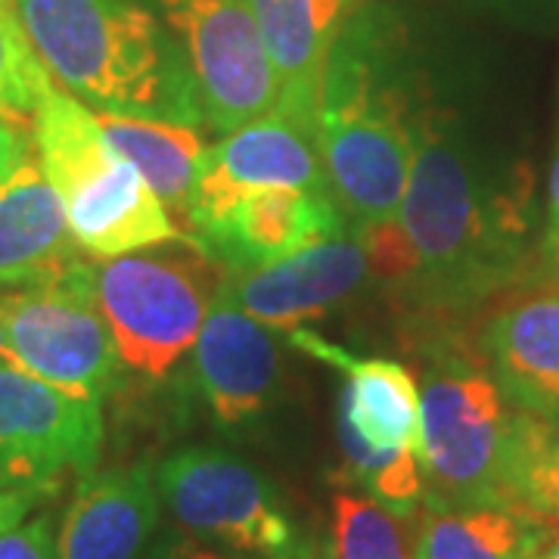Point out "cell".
I'll return each instance as SVG.
<instances>
[{
  "mask_svg": "<svg viewBox=\"0 0 559 559\" xmlns=\"http://www.w3.org/2000/svg\"><path fill=\"white\" fill-rule=\"evenodd\" d=\"M532 227V180L522 165L503 168L451 116L417 109L399 218L360 237L377 277L401 286L423 311L457 314L528 277Z\"/></svg>",
  "mask_w": 559,
  "mask_h": 559,
  "instance_id": "cell-1",
  "label": "cell"
},
{
  "mask_svg": "<svg viewBox=\"0 0 559 559\" xmlns=\"http://www.w3.org/2000/svg\"><path fill=\"white\" fill-rule=\"evenodd\" d=\"M57 84L84 106L200 128V91L178 40L138 0H16Z\"/></svg>",
  "mask_w": 559,
  "mask_h": 559,
  "instance_id": "cell-2",
  "label": "cell"
},
{
  "mask_svg": "<svg viewBox=\"0 0 559 559\" xmlns=\"http://www.w3.org/2000/svg\"><path fill=\"white\" fill-rule=\"evenodd\" d=\"M417 109L370 16L348 22L320 84L318 146L330 193L358 230L399 218Z\"/></svg>",
  "mask_w": 559,
  "mask_h": 559,
  "instance_id": "cell-3",
  "label": "cell"
},
{
  "mask_svg": "<svg viewBox=\"0 0 559 559\" xmlns=\"http://www.w3.org/2000/svg\"><path fill=\"white\" fill-rule=\"evenodd\" d=\"M32 143L44 178L60 193L69 230L87 255L119 259L187 240L153 187L103 134L91 106L69 91L53 87L35 109Z\"/></svg>",
  "mask_w": 559,
  "mask_h": 559,
  "instance_id": "cell-4",
  "label": "cell"
},
{
  "mask_svg": "<svg viewBox=\"0 0 559 559\" xmlns=\"http://www.w3.org/2000/svg\"><path fill=\"white\" fill-rule=\"evenodd\" d=\"M121 364L159 380L200 340L227 274L197 242L171 240L94 264Z\"/></svg>",
  "mask_w": 559,
  "mask_h": 559,
  "instance_id": "cell-5",
  "label": "cell"
},
{
  "mask_svg": "<svg viewBox=\"0 0 559 559\" xmlns=\"http://www.w3.org/2000/svg\"><path fill=\"white\" fill-rule=\"evenodd\" d=\"M516 407L488 367L441 358L419 392L417 457L432 503H513Z\"/></svg>",
  "mask_w": 559,
  "mask_h": 559,
  "instance_id": "cell-6",
  "label": "cell"
},
{
  "mask_svg": "<svg viewBox=\"0 0 559 559\" xmlns=\"http://www.w3.org/2000/svg\"><path fill=\"white\" fill-rule=\"evenodd\" d=\"M3 360L66 395L103 401L121 382V358L84 259L3 293Z\"/></svg>",
  "mask_w": 559,
  "mask_h": 559,
  "instance_id": "cell-7",
  "label": "cell"
},
{
  "mask_svg": "<svg viewBox=\"0 0 559 559\" xmlns=\"http://www.w3.org/2000/svg\"><path fill=\"white\" fill-rule=\"evenodd\" d=\"M162 507L187 538L242 559H308L274 481L224 448L193 444L156 466Z\"/></svg>",
  "mask_w": 559,
  "mask_h": 559,
  "instance_id": "cell-8",
  "label": "cell"
},
{
  "mask_svg": "<svg viewBox=\"0 0 559 559\" xmlns=\"http://www.w3.org/2000/svg\"><path fill=\"white\" fill-rule=\"evenodd\" d=\"M212 131L230 134L280 103V81L249 0H159Z\"/></svg>",
  "mask_w": 559,
  "mask_h": 559,
  "instance_id": "cell-9",
  "label": "cell"
},
{
  "mask_svg": "<svg viewBox=\"0 0 559 559\" xmlns=\"http://www.w3.org/2000/svg\"><path fill=\"white\" fill-rule=\"evenodd\" d=\"M100 454V401L66 395L0 364V488L60 491L69 473H94Z\"/></svg>",
  "mask_w": 559,
  "mask_h": 559,
  "instance_id": "cell-10",
  "label": "cell"
},
{
  "mask_svg": "<svg viewBox=\"0 0 559 559\" xmlns=\"http://www.w3.org/2000/svg\"><path fill=\"white\" fill-rule=\"evenodd\" d=\"M267 187H296L311 193H330L318 140L301 124L271 109L261 119L246 121L227 138L209 146L200 180L187 205L183 234L193 242L197 227L221 215L227 205ZM333 197V193H330Z\"/></svg>",
  "mask_w": 559,
  "mask_h": 559,
  "instance_id": "cell-11",
  "label": "cell"
},
{
  "mask_svg": "<svg viewBox=\"0 0 559 559\" xmlns=\"http://www.w3.org/2000/svg\"><path fill=\"white\" fill-rule=\"evenodd\" d=\"M367 277H373L367 240L360 230H340L286 259L230 271L227 289L259 323L296 333L308 320L355 296Z\"/></svg>",
  "mask_w": 559,
  "mask_h": 559,
  "instance_id": "cell-12",
  "label": "cell"
},
{
  "mask_svg": "<svg viewBox=\"0 0 559 559\" xmlns=\"http://www.w3.org/2000/svg\"><path fill=\"white\" fill-rule=\"evenodd\" d=\"M156 466L94 469L81 476L57 528V559H143L159 538Z\"/></svg>",
  "mask_w": 559,
  "mask_h": 559,
  "instance_id": "cell-13",
  "label": "cell"
},
{
  "mask_svg": "<svg viewBox=\"0 0 559 559\" xmlns=\"http://www.w3.org/2000/svg\"><path fill=\"white\" fill-rule=\"evenodd\" d=\"M340 230H345V218L330 193L267 187L246 193L205 221L193 242L227 271H242L286 259Z\"/></svg>",
  "mask_w": 559,
  "mask_h": 559,
  "instance_id": "cell-14",
  "label": "cell"
},
{
  "mask_svg": "<svg viewBox=\"0 0 559 559\" xmlns=\"http://www.w3.org/2000/svg\"><path fill=\"white\" fill-rule=\"evenodd\" d=\"M193 373L202 399L224 426L252 423L271 404L280 373L277 342L271 326L242 311L227 283L193 345Z\"/></svg>",
  "mask_w": 559,
  "mask_h": 559,
  "instance_id": "cell-15",
  "label": "cell"
},
{
  "mask_svg": "<svg viewBox=\"0 0 559 559\" xmlns=\"http://www.w3.org/2000/svg\"><path fill=\"white\" fill-rule=\"evenodd\" d=\"M479 348L507 401L559 426V289L538 286L495 308Z\"/></svg>",
  "mask_w": 559,
  "mask_h": 559,
  "instance_id": "cell-16",
  "label": "cell"
},
{
  "mask_svg": "<svg viewBox=\"0 0 559 559\" xmlns=\"http://www.w3.org/2000/svg\"><path fill=\"white\" fill-rule=\"evenodd\" d=\"M280 81L277 109L318 140L320 84L360 0H249Z\"/></svg>",
  "mask_w": 559,
  "mask_h": 559,
  "instance_id": "cell-17",
  "label": "cell"
},
{
  "mask_svg": "<svg viewBox=\"0 0 559 559\" xmlns=\"http://www.w3.org/2000/svg\"><path fill=\"white\" fill-rule=\"evenodd\" d=\"M293 345L305 348L342 373L336 419L360 441L380 451H417L419 392L414 373L389 358H358L333 342L320 340L305 326L289 333Z\"/></svg>",
  "mask_w": 559,
  "mask_h": 559,
  "instance_id": "cell-18",
  "label": "cell"
},
{
  "mask_svg": "<svg viewBox=\"0 0 559 559\" xmlns=\"http://www.w3.org/2000/svg\"><path fill=\"white\" fill-rule=\"evenodd\" d=\"M66 209L40 165L28 159L0 183V289H22L81 259Z\"/></svg>",
  "mask_w": 559,
  "mask_h": 559,
  "instance_id": "cell-19",
  "label": "cell"
},
{
  "mask_svg": "<svg viewBox=\"0 0 559 559\" xmlns=\"http://www.w3.org/2000/svg\"><path fill=\"white\" fill-rule=\"evenodd\" d=\"M554 532L516 503L423 500L414 559H538Z\"/></svg>",
  "mask_w": 559,
  "mask_h": 559,
  "instance_id": "cell-20",
  "label": "cell"
},
{
  "mask_svg": "<svg viewBox=\"0 0 559 559\" xmlns=\"http://www.w3.org/2000/svg\"><path fill=\"white\" fill-rule=\"evenodd\" d=\"M100 121L103 134L119 150V156L138 168L143 180L153 187L162 205L183 234L187 205L193 197V187L200 180L202 162H205V140L200 128L190 124H171V121L131 119V116H109L94 112ZM187 237V234H183Z\"/></svg>",
  "mask_w": 559,
  "mask_h": 559,
  "instance_id": "cell-21",
  "label": "cell"
},
{
  "mask_svg": "<svg viewBox=\"0 0 559 559\" xmlns=\"http://www.w3.org/2000/svg\"><path fill=\"white\" fill-rule=\"evenodd\" d=\"M510 498L559 535V426L516 411Z\"/></svg>",
  "mask_w": 559,
  "mask_h": 559,
  "instance_id": "cell-22",
  "label": "cell"
},
{
  "mask_svg": "<svg viewBox=\"0 0 559 559\" xmlns=\"http://www.w3.org/2000/svg\"><path fill=\"white\" fill-rule=\"evenodd\" d=\"M330 559H414L404 516L380 500L342 488L330 503Z\"/></svg>",
  "mask_w": 559,
  "mask_h": 559,
  "instance_id": "cell-23",
  "label": "cell"
},
{
  "mask_svg": "<svg viewBox=\"0 0 559 559\" xmlns=\"http://www.w3.org/2000/svg\"><path fill=\"white\" fill-rule=\"evenodd\" d=\"M57 87L28 38L16 0H0V119L32 124L44 97Z\"/></svg>",
  "mask_w": 559,
  "mask_h": 559,
  "instance_id": "cell-24",
  "label": "cell"
},
{
  "mask_svg": "<svg viewBox=\"0 0 559 559\" xmlns=\"http://www.w3.org/2000/svg\"><path fill=\"white\" fill-rule=\"evenodd\" d=\"M0 559H57L53 513H35L7 535H0Z\"/></svg>",
  "mask_w": 559,
  "mask_h": 559,
  "instance_id": "cell-25",
  "label": "cell"
},
{
  "mask_svg": "<svg viewBox=\"0 0 559 559\" xmlns=\"http://www.w3.org/2000/svg\"><path fill=\"white\" fill-rule=\"evenodd\" d=\"M32 124L0 119V183L32 159Z\"/></svg>",
  "mask_w": 559,
  "mask_h": 559,
  "instance_id": "cell-26",
  "label": "cell"
},
{
  "mask_svg": "<svg viewBox=\"0 0 559 559\" xmlns=\"http://www.w3.org/2000/svg\"><path fill=\"white\" fill-rule=\"evenodd\" d=\"M57 495L60 491H50V488H20V491L0 488V535H7L10 528L22 525L40 503H47Z\"/></svg>",
  "mask_w": 559,
  "mask_h": 559,
  "instance_id": "cell-27",
  "label": "cell"
},
{
  "mask_svg": "<svg viewBox=\"0 0 559 559\" xmlns=\"http://www.w3.org/2000/svg\"><path fill=\"white\" fill-rule=\"evenodd\" d=\"M143 559H242V557L215 550V547L187 538V535L180 532V535H162V538H156V544L150 547V554H146Z\"/></svg>",
  "mask_w": 559,
  "mask_h": 559,
  "instance_id": "cell-28",
  "label": "cell"
},
{
  "mask_svg": "<svg viewBox=\"0 0 559 559\" xmlns=\"http://www.w3.org/2000/svg\"><path fill=\"white\" fill-rule=\"evenodd\" d=\"M559 234V143L554 162H550V175H547V197H544V227H540V242L550 240Z\"/></svg>",
  "mask_w": 559,
  "mask_h": 559,
  "instance_id": "cell-29",
  "label": "cell"
},
{
  "mask_svg": "<svg viewBox=\"0 0 559 559\" xmlns=\"http://www.w3.org/2000/svg\"><path fill=\"white\" fill-rule=\"evenodd\" d=\"M535 280H540V286H557L559 289V234L540 242L538 274H535Z\"/></svg>",
  "mask_w": 559,
  "mask_h": 559,
  "instance_id": "cell-30",
  "label": "cell"
},
{
  "mask_svg": "<svg viewBox=\"0 0 559 559\" xmlns=\"http://www.w3.org/2000/svg\"><path fill=\"white\" fill-rule=\"evenodd\" d=\"M538 559H559V535L547 540V547H544V554Z\"/></svg>",
  "mask_w": 559,
  "mask_h": 559,
  "instance_id": "cell-31",
  "label": "cell"
},
{
  "mask_svg": "<svg viewBox=\"0 0 559 559\" xmlns=\"http://www.w3.org/2000/svg\"><path fill=\"white\" fill-rule=\"evenodd\" d=\"M3 293H0V358H3Z\"/></svg>",
  "mask_w": 559,
  "mask_h": 559,
  "instance_id": "cell-32",
  "label": "cell"
},
{
  "mask_svg": "<svg viewBox=\"0 0 559 559\" xmlns=\"http://www.w3.org/2000/svg\"><path fill=\"white\" fill-rule=\"evenodd\" d=\"M513 3H520V0H513Z\"/></svg>",
  "mask_w": 559,
  "mask_h": 559,
  "instance_id": "cell-33",
  "label": "cell"
}]
</instances>
